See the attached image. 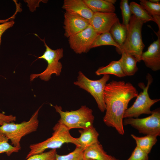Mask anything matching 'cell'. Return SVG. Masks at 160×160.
I'll return each mask as SVG.
<instances>
[{
    "label": "cell",
    "instance_id": "cell-15",
    "mask_svg": "<svg viewBox=\"0 0 160 160\" xmlns=\"http://www.w3.org/2000/svg\"><path fill=\"white\" fill-rule=\"evenodd\" d=\"M84 158L93 160H114L116 159L107 154L99 142L93 144L84 150Z\"/></svg>",
    "mask_w": 160,
    "mask_h": 160
},
{
    "label": "cell",
    "instance_id": "cell-28",
    "mask_svg": "<svg viewBox=\"0 0 160 160\" xmlns=\"http://www.w3.org/2000/svg\"><path fill=\"white\" fill-rule=\"evenodd\" d=\"M57 154L56 149H52L47 152L32 155L26 160H55Z\"/></svg>",
    "mask_w": 160,
    "mask_h": 160
},
{
    "label": "cell",
    "instance_id": "cell-34",
    "mask_svg": "<svg viewBox=\"0 0 160 160\" xmlns=\"http://www.w3.org/2000/svg\"><path fill=\"white\" fill-rule=\"evenodd\" d=\"M83 160H93L92 159H83Z\"/></svg>",
    "mask_w": 160,
    "mask_h": 160
},
{
    "label": "cell",
    "instance_id": "cell-21",
    "mask_svg": "<svg viewBox=\"0 0 160 160\" xmlns=\"http://www.w3.org/2000/svg\"><path fill=\"white\" fill-rule=\"evenodd\" d=\"M131 136L135 141L136 146L148 154L157 141V136L156 135H146L139 137L131 134Z\"/></svg>",
    "mask_w": 160,
    "mask_h": 160
},
{
    "label": "cell",
    "instance_id": "cell-30",
    "mask_svg": "<svg viewBox=\"0 0 160 160\" xmlns=\"http://www.w3.org/2000/svg\"><path fill=\"white\" fill-rule=\"evenodd\" d=\"M16 119L15 116L12 115H6L3 113L0 112V126L6 123L14 122Z\"/></svg>",
    "mask_w": 160,
    "mask_h": 160
},
{
    "label": "cell",
    "instance_id": "cell-17",
    "mask_svg": "<svg viewBox=\"0 0 160 160\" xmlns=\"http://www.w3.org/2000/svg\"><path fill=\"white\" fill-rule=\"evenodd\" d=\"M127 31L128 28L121 23L118 19L109 31L115 42L120 47L121 49L126 40Z\"/></svg>",
    "mask_w": 160,
    "mask_h": 160
},
{
    "label": "cell",
    "instance_id": "cell-13",
    "mask_svg": "<svg viewBox=\"0 0 160 160\" xmlns=\"http://www.w3.org/2000/svg\"><path fill=\"white\" fill-rule=\"evenodd\" d=\"M148 47L147 50L143 52L141 60L146 66L153 71L160 69V36Z\"/></svg>",
    "mask_w": 160,
    "mask_h": 160
},
{
    "label": "cell",
    "instance_id": "cell-4",
    "mask_svg": "<svg viewBox=\"0 0 160 160\" xmlns=\"http://www.w3.org/2000/svg\"><path fill=\"white\" fill-rule=\"evenodd\" d=\"M60 116L58 122L69 130L73 128H87L93 126L95 117L93 111L86 105H82L76 110L63 111L62 107L53 106Z\"/></svg>",
    "mask_w": 160,
    "mask_h": 160
},
{
    "label": "cell",
    "instance_id": "cell-12",
    "mask_svg": "<svg viewBox=\"0 0 160 160\" xmlns=\"http://www.w3.org/2000/svg\"><path fill=\"white\" fill-rule=\"evenodd\" d=\"M119 19L114 12H94L89 24L99 34L109 32L113 24Z\"/></svg>",
    "mask_w": 160,
    "mask_h": 160
},
{
    "label": "cell",
    "instance_id": "cell-10",
    "mask_svg": "<svg viewBox=\"0 0 160 160\" xmlns=\"http://www.w3.org/2000/svg\"><path fill=\"white\" fill-rule=\"evenodd\" d=\"M99 34L89 24L83 31L68 38L70 47L76 54L87 53Z\"/></svg>",
    "mask_w": 160,
    "mask_h": 160
},
{
    "label": "cell",
    "instance_id": "cell-32",
    "mask_svg": "<svg viewBox=\"0 0 160 160\" xmlns=\"http://www.w3.org/2000/svg\"><path fill=\"white\" fill-rule=\"evenodd\" d=\"M106 1L113 4H115L116 1V0H106Z\"/></svg>",
    "mask_w": 160,
    "mask_h": 160
},
{
    "label": "cell",
    "instance_id": "cell-1",
    "mask_svg": "<svg viewBox=\"0 0 160 160\" xmlns=\"http://www.w3.org/2000/svg\"><path fill=\"white\" fill-rule=\"evenodd\" d=\"M138 94L132 84L123 81L112 80L106 84L104 92L106 113L103 118L105 124L115 129L123 135V115L129 101Z\"/></svg>",
    "mask_w": 160,
    "mask_h": 160
},
{
    "label": "cell",
    "instance_id": "cell-9",
    "mask_svg": "<svg viewBox=\"0 0 160 160\" xmlns=\"http://www.w3.org/2000/svg\"><path fill=\"white\" fill-rule=\"evenodd\" d=\"M123 125H130L139 133L146 135H160V110L159 108L152 111L151 115L144 118H130L123 120Z\"/></svg>",
    "mask_w": 160,
    "mask_h": 160
},
{
    "label": "cell",
    "instance_id": "cell-14",
    "mask_svg": "<svg viewBox=\"0 0 160 160\" xmlns=\"http://www.w3.org/2000/svg\"><path fill=\"white\" fill-rule=\"evenodd\" d=\"M62 8L66 12L77 15L89 20L94 13L83 0H65Z\"/></svg>",
    "mask_w": 160,
    "mask_h": 160
},
{
    "label": "cell",
    "instance_id": "cell-5",
    "mask_svg": "<svg viewBox=\"0 0 160 160\" xmlns=\"http://www.w3.org/2000/svg\"><path fill=\"white\" fill-rule=\"evenodd\" d=\"M143 23L134 15H131L128 27L126 40L118 53L124 52L135 57L138 62L141 61V56L145 45L142 37Z\"/></svg>",
    "mask_w": 160,
    "mask_h": 160
},
{
    "label": "cell",
    "instance_id": "cell-18",
    "mask_svg": "<svg viewBox=\"0 0 160 160\" xmlns=\"http://www.w3.org/2000/svg\"><path fill=\"white\" fill-rule=\"evenodd\" d=\"M121 57L119 60L126 76L134 75L137 71V65L138 62L134 56L122 52Z\"/></svg>",
    "mask_w": 160,
    "mask_h": 160
},
{
    "label": "cell",
    "instance_id": "cell-25",
    "mask_svg": "<svg viewBox=\"0 0 160 160\" xmlns=\"http://www.w3.org/2000/svg\"><path fill=\"white\" fill-rule=\"evenodd\" d=\"M9 139L0 132V154L5 153L9 156L12 153L18 152L20 149L15 147L8 143Z\"/></svg>",
    "mask_w": 160,
    "mask_h": 160
},
{
    "label": "cell",
    "instance_id": "cell-22",
    "mask_svg": "<svg viewBox=\"0 0 160 160\" xmlns=\"http://www.w3.org/2000/svg\"><path fill=\"white\" fill-rule=\"evenodd\" d=\"M140 5L152 16L158 25L160 33V4L154 3L149 0H140Z\"/></svg>",
    "mask_w": 160,
    "mask_h": 160
},
{
    "label": "cell",
    "instance_id": "cell-2",
    "mask_svg": "<svg viewBox=\"0 0 160 160\" xmlns=\"http://www.w3.org/2000/svg\"><path fill=\"white\" fill-rule=\"evenodd\" d=\"M53 129L54 132L51 137L43 142L30 145V150L26 159L32 155L42 153L47 149L59 148L65 143H72L79 147L77 138L72 137L70 133V130L64 125L58 122Z\"/></svg>",
    "mask_w": 160,
    "mask_h": 160
},
{
    "label": "cell",
    "instance_id": "cell-26",
    "mask_svg": "<svg viewBox=\"0 0 160 160\" xmlns=\"http://www.w3.org/2000/svg\"><path fill=\"white\" fill-rule=\"evenodd\" d=\"M84 150L76 147L71 152L66 155H61L57 154L55 160H83Z\"/></svg>",
    "mask_w": 160,
    "mask_h": 160
},
{
    "label": "cell",
    "instance_id": "cell-6",
    "mask_svg": "<svg viewBox=\"0 0 160 160\" xmlns=\"http://www.w3.org/2000/svg\"><path fill=\"white\" fill-rule=\"evenodd\" d=\"M147 84L146 86L143 82H139L138 86L143 89L137 96L136 99L133 104L130 107L125 111L123 118H138L143 114H151L152 111L150 108L153 104L160 101L159 99H152L149 95L148 90L153 81L152 76L148 73L146 76Z\"/></svg>",
    "mask_w": 160,
    "mask_h": 160
},
{
    "label": "cell",
    "instance_id": "cell-29",
    "mask_svg": "<svg viewBox=\"0 0 160 160\" xmlns=\"http://www.w3.org/2000/svg\"><path fill=\"white\" fill-rule=\"evenodd\" d=\"M148 154L136 146L127 160H148Z\"/></svg>",
    "mask_w": 160,
    "mask_h": 160
},
{
    "label": "cell",
    "instance_id": "cell-27",
    "mask_svg": "<svg viewBox=\"0 0 160 160\" xmlns=\"http://www.w3.org/2000/svg\"><path fill=\"white\" fill-rule=\"evenodd\" d=\"M128 0H121L120 3L122 18V24L128 28L131 18V12Z\"/></svg>",
    "mask_w": 160,
    "mask_h": 160
},
{
    "label": "cell",
    "instance_id": "cell-16",
    "mask_svg": "<svg viewBox=\"0 0 160 160\" xmlns=\"http://www.w3.org/2000/svg\"><path fill=\"white\" fill-rule=\"evenodd\" d=\"M80 137L77 138L79 147L83 150L94 144L99 142V134L93 125L87 128L79 130Z\"/></svg>",
    "mask_w": 160,
    "mask_h": 160
},
{
    "label": "cell",
    "instance_id": "cell-35",
    "mask_svg": "<svg viewBox=\"0 0 160 160\" xmlns=\"http://www.w3.org/2000/svg\"><path fill=\"white\" fill-rule=\"evenodd\" d=\"M114 160H119L116 159Z\"/></svg>",
    "mask_w": 160,
    "mask_h": 160
},
{
    "label": "cell",
    "instance_id": "cell-8",
    "mask_svg": "<svg viewBox=\"0 0 160 160\" xmlns=\"http://www.w3.org/2000/svg\"><path fill=\"white\" fill-rule=\"evenodd\" d=\"M37 36L44 44L46 50L41 56L38 57L39 59H43L47 63V66L44 71L39 74H32L30 76V81H33L34 79L38 77L42 80L45 81H49L51 78V76L55 74L57 76L60 75L62 68V63L59 60L63 56V48L53 50L46 44L44 39H41L37 34Z\"/></svg>",
    "mask_w": 160,
    "mask_h": 160
},
{
    "label": "cell",
    "instance_id": "cell-24",
    "mask_svg": "<svg viewBox=\"0 0 160 160\" xmlns=\"http://www.w3.org/2000/svg\"><path fill=\"white\" fill-rule=\"evenodd\" d=\"M107 45L115 46L117 52L121 49L120 47L115 42L109 32L99 34L93 41L91 49Z\"/></svg>",
    "mask_w": 160,
    "mask_h": 160
},
{
    "label": "cell",
    "instance_id": "cell-33",
    "mask_svg": "<svg viewBox=\"0 0 160 160\" xmlns=\"http://www.w3.org/2000/svg\"><path fill=\"white\" fill-rule=\"evenodd\" d=\"M151 2L154 3H160L159 0H149Z\"/></svg>",
    "mask_w": 160,
    "mask_h": 160
},
{
    "label": "cell",
    "instance_id": "cell-7",
    "mask_svg": "<svg viewBox=\"0 0 160 160\" xmlns=\"http://www.w3.org/2000/svg\"><path fill=\"white\" fill-rule=\"evenodd\" d=\"M110 78L109 75L104 74L100 79L92 80L79 71L77 80L73 84L89 93L95 99L99 110L103 112L105 111L103 97L104 90L106 83Z\"/></svg>",
    "mask_w": 160,
    "mask_h": 160
},
{
    "label": "cell",
    "instance_id": "cell-23",
    "mask_svg": "<svg viewBox=\"0 0 160 160\" xmlns=\"http://www.w3.org/2000/svg\"><path fill=\"white\" fill-rule=\"evenodd\" d=\"M129 6L131 13L143 23L149 21H154L153 18L140 4L132 1Z\"/></svg>",
    "mask_w": 160,
    "mask_h": 160
},
{
    "label": "cell",
    "instance_id": "cell-19",
    "mask_svg": "<svg viewBox=\"0 0 160 160\" xmlns=\"http://www.w3.org/2000/svg\"><path fill=\"white\" fill-rule=\"evenodd\" d=\"M93 12H114L115 7L113 4L106 0H83Z\"/></svg>",
    "mask_w": 160,
    "mask_h": 160
},
{
    "label": "cell",
    "instance_id": "cell-20",
    "mask_svg": "<svg viewBox=\"0 0 160 160\" xmlns=\"http://www.w3.org/2000/svg\"><path fill=\"white\" fill-rule=\"evenodd\" d=\"M95 73L97 76L111 74L120 78L126 76L119 60L112 61L107 66L100 67Z\"/></svg>",
    "mask_w": 160,
    "mask_h": 160
},
{
    "label": "cell",
    "instance_id": "cell-3",
    "mask_svg": "<svg viewBox=\"0 0 160 160\" xmlns=\"http://www.w3.org/2000/svg\"><path fill=\"white\" fill-rule=\"evenodd\" d=\"M41 106L37 110L28 121L18 124L12 122L0 126V132L11 141L13 146L21 149L20 142L22 138L37 131L39 124L38 116Z\"/></svg>",
    "mask_w": 160,
    "mask_h": 160
},
{
    "label": "cell",
    "instance_id": "cell-31",
    "mask_svg": "<svg viewBox=\"0 0 160 160\" xmlns=\"http://www.w3.org/2000/svg\"><path fill=\"white\" fill-rule=\"evenodd\" d=\"M14 23L13 20L4 23L0 25V43L3 33L8 29L12 27Z\"/></svg>",
    "mask_w": 160,
    "mask_h": 160
},
{
    "label": "cell",
    "instance_id": "cell-11",
    "mask_svg": "<svg viewBox=\"0 0 160 160\" xmlns=\"http://www.w3.org/2000/svg\"><path fill=\"white\" fill-rule=\"evenodd\" d=\"M63 24L64 36L69 38L85 29L89 23L87 19L65 12L64 14Z\"/></svg>",
    "mask_w": 160,
    "mask_h": 160
}]
</instances>
